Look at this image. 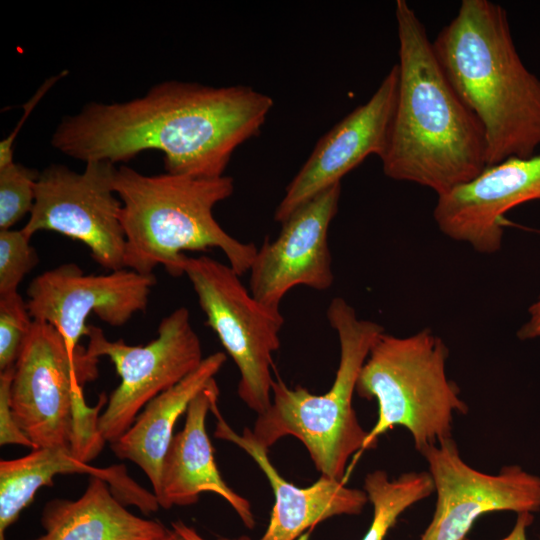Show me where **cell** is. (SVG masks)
Masks as SVG:
<instances>
[{"instance_id": "6da1fadb", "label": "cell", "mask_w": 540, "mask_h": 540, "mask_svg": "<svg viewBox=\"0 0 540 540\" xmlns=\"http://www.w3.org/2000/svg\"><path fill=\"white\" fill-rule=\"evenodd\" d=\"M273 105L250 86L165 81L129 101L86 104L62 118L51 144L85 163L158 150L166 173L217 178L237 147L260 133Z\"/></svg>"}, {"instance_id": "7a4b0ae2", "label": "cell", "mask_w": 540, "mask_h": 540, "mask_svg": "<svg viewBox=\"0 0 540 540\" xmlns=\"http://www.w3.org/2000/svg\"><path fill=\"white\" fill-rule=\"evenodd\" d=\"M398 86L384 174L433 190L437 197L464 185L487 167L484 130L463 102L436 56L423 23L397 0Z\"/></svg>"}, {"instance_id": "3957f363", "label": "cell", "mask_w": 540, "mask_h": 540, "mask_svg": "<svg viewBox=\"0 0 540 540\" xmlns=\"http://www.w3.org/2000/svg\"><path fill=\"white\" fill-rule=\"evenodd\" d=\"M433 47L450 83L482 125L487 167L540 147V79L518 54L505 9L463 0Z\"/></svg>"}, {"instance_id": "277c9868", "label": "cell", "mask_w": 540, "mask_h": 540, "mask_svg": "<svg viewBox=\"0 0 540 540\" xmlns=\"http://www.w3.org/2000/svg\"><path fill=\"white\" fill-rule=\"evenodd\" d=\"M114 189L122 203L124 268L153 274L163 266L171 276L180 277L185 251L218 248L240 276L250 270L256 245L235 239L213 216L215 205L233 194V178L144 175L121 165Z\"/></svg>"}, {"instance_id": "5b68a950", "label": "cell", "mask_w": 540, "mask_h": 540, "mask_svg": "<svg viewBox=\"0 0 540 540\" xmlns=\"http://www.w3.org/2000/svg\"><path fill=\"white\" fill-rule=\"evenodd\" d=\"M326 315L340 345L332 386L324 394L314 395L302 386L290 388L282 380H274L271 404L258 415L251 433L267 450L284 436L297 438L322 476L342 480L350 457L363 450L368 434L352 404L357 380L373 344L385 330L374 321L358 318L341 297L331 300Z\"/></svg>"}, {"instance_id": "8992f818", "label": "cell", "mask_w": 540, "mask_h": 540, "mask_svg": "<svg viewBox=\"0 0 540 540\" xmlns=\"http://www.w3.org/2000/svg\"><path fill=\"white\" fill-rule=\"evenodd\" d=\"M448 355L444 341L429 328L406 337L379 335L356 384V393L378 406L363 450L374 448L395 426L410 432L419 452L452 437L453 415L466 414L468 406L447 376Z\"/></svg>"}, {"instance_id": "52a82bcc", "label": "cell", "mask_w": 540, "mask_h": 540, "mask_svg": "<svg viewBox=\"0 0 540 540\" xmlns=\"http://www.w3.org/2000/svg\"><path fill=\"white\" fill-rule=\"evenodd\" d=\"M183 274L206 315V325L239 370L238 396L257 415L264 413L272 400L273 354L280 347L284 323L280 310L260 303L230 265L209 256H186Z\"/></svg>"}, {"instance_id": "ba28073f", "label": "cell", "mask_w": 540, "mask_h": 540, "mask_svg": "<svg viewBox=\"0 0 540 540\" xmlns=\"http://www.w3.org/2000/svg\"><path fill=\"white\" fill-rule=\"evenodd\" d=\"M98 362L83 346L72 355L56 328L33 320L14 366L10 405L34 449L72 448L77 403L98 377Z\"/></svg>"}, {"instance_id": "9c48e42d", "label": "cell", "mask_w": 540, "mask_h": 540, "mask_svg": "<svg viewBox=\"0 0 540 540\" xmlns=\"http://www.w3.org/2000/svg\"><path fill=\"white\" fill-rule=\"evenodd\" d=\"M86 337L88 354L98 359L108 357L121 378L98 419L99 433L109 443L131 427L153 398L178 384L204 360L199 336L185 307L162 318L157 337L145 346L109 340L94 325H89Z\"/></svg>"}, {"instance_id": "30bf717a", "label": "cell", "mask_w": 540, "mask_h": 540, "mask_svg": "<svg viewBox=\"0 0 540 540\" xmlns=\"http://www.w3.org/2000/svg\"><path fill=\"white\" fill-rule=\"evenodd\" d=\"M115 164L86 162L82 172L51 164L40 172L35 201L24 231H54L88 247L104 269L124 268L122 203L114 189Z\"/></svg>"}, {"instance_id": "8fae6325", "label": "cell", "mask_w": 540, "mask_h": 540, "mask_svg": "<svg viewBox=\"0 0 540 540\" xmlns=\"http://www.w3.org/2000/svg\"><path fill=\"white\" fill-rule=\"evenodd\" d=\"M420 453L433 480L436 506L419 540H465L483 514L540 511V476L517 464L506 465L497 474L483 473L462 459L452 437Z\"/></svg>"}, {"instance_id": "7c38bea8", "label": "cell", "mask_w": 540, "mask_h": 540, "mask_svg": "<svg viewBox=\"0 0 540 540\" xmlns=\"http://www.w3.org/2000/svg\"><path fill=\"white\" fill-rule=\"evenodd\" d=\"M156 282L154 274L127 268L93 275L85 274L77 264L65 263L30 282L26 303L33 320L56 328L75 355L82 348L81 337L87 335L91 313L112 327H121L146 310Z\"/></svg>"}, {"instance_id": "4fadbf2b", "label": "cell", "mask_w": 540, "mask_h": 540, "mask_svg": "<svg viewBox=\"0 0 540 540\" xmlns=\"http://www.w3.org/2000/svg\"><path fill=\"white\" fill-rule=\"evenodd\" d=\"M341 195V183L298 207L284 222L278 237L266 240L250 267L249 290L265 306L280 310L294 287L327 290L334 282L328 244L329 226Z\"/></svg>"}, {"instance_id": "5bb4252c", "label": "cell", "mask_w": 540, "mask_h": 540, "mask_svg": "<svg viewBox=\"0 0 540 540\" xmlns=\"http://www.w3.org/2000/svg\"><path fill=\"white\" fill-rule=\"evenodd\" d=\"M398 68L393 65L369 100L356 107L316 143L289 182L274 212L284 222L298 207L341 179L368 156L383 155L394 113Z\"/></svg>"}, {"instance_id": "9a60e30c", "label": "cell", "mask_w": 540, "mask_h": 540, "mask_svg": "<svg viewBox=\"0 0 540 540\" xmlns=\"http://www.w3.org/2000/svg\"><path fill=\"white\" fill-rule=\"evenodd\" d=\"M534 200H540V154L486 167L472 181L438 196L433 217L450 239L493 254L502 245L505 214Z\"/></svg>"}, {"instance_id": "2e32d148", "label": "cell", "mask_w": 540, "mask_h": 540, "mask_svg": "<svg viewBox=\"0 0 540 540\" xmlns=\"http://www.w3.org/2000/svg\"><path fill=\"white\" fill-rule=\"evenodd\" d=\"M211 411L217 417L215 436L230 441L246 451L265 474L274 493V506L268 526L258 540H297L305 531L338 515H357L369 502L364 490L347 487L343 480L322 476L302 488L284 479L268 457V450L258 444L251 429L237 434L223 419L217 402ZM243 540H250L242 536Z\"/></svg>"}, {"instance_id": "e0dca14e", "label": "cell", "mask_w": 540, "mask_h": 540, "mask_svg": "<svg viewBox=\"0 0 540 540\" xmlns=\"http://www.w3.org/2000/svg\"><path fill=\"white\" fill-rule=\"evenodd\" d=\"M218 396L214 378L190 402L184 427L174 435L164 458L157 500L160 507L169 509L195 504L202 492H213L232 506L248 529H253L251 505L223 480L207 434L206 417Z\"/></svg>"}, {"instance_id": "ac0fdd59", "label": "cell", "mask_w": 540, "mask_h": 540, "mask_svg": "<svg viewBox=\"0 0 540 540\" xmlns=\"http://www.w3.org/2000/svg\"><path fill=\"white\" fill-rule=\"evenodd\" d=\"M69 473L103 479L124 505H134L146 515L160 507L154 493L130 478L124 465L99 468L80 460L71 448H37L23 457L0 461V540H6V530L40 488L52 487L56 475Z\"/></svg>"}, {"instance_id": "d6986e66", "label": "cell", "mask_w": 540, "mask_h": 540, "mask_svg": "<svg viewBox=\"0 0 540 540\" xmlns=\"http://www.w3.org/2000/svg\"><path fill=\"white\" fill-rule=\"evenodd\" d=\"M44 534L32 540H160L171 529L129 512L103 479L90 476L76 500L53 499L41 514Z\"/></svg>"}, {"instance_id": "ffe728a7", "label": "cell", "mask_w": 540, "mask_h": 540, "mask_svg": "<svg viewBox=\"0 0 540 540\" xmlns=\"http://www.w3.org/2000/svg\"><path fill=\"white\" fill-rule=\"evenodd\" d=\"M226 359L224 352L205 357L194 372L153 398L131 427L110 443L118 458L132 461L143 470L156 498L161 490L163 461L174 437L178 418L186 413L192 399L214 379Z\"/></svg>"}, {"instance_id": "44dd1931", "label": "cell", "mask_w": 540, "mask_h": 540, "mask_svg": "<svg viewBox=\"0 0 540 540\" xmlns=\"http://www.w3.org/2000/svg\"><path fill=\"white\" fill-rule=\"evenodd\" d=\"M363 490L373 506V517L362 540H384L405 510L434 492V484L427 471L390 479L386 471L375 470L366 475Z\"/></svg>"}, {"instance_id": "7402d4cb", "label": "cell", "mask_w": 540, "mask_h": 540, "mask_svg": "<svg viewBox=\"0 0 540 540\" xmlns=\"http://www.w3.org/2000/svg\"><path fill=\"white\" fill-rule=\"evenodd\" d=\"M40 172L12 162L0 168V230L12 229L35 201V188Z\"/></svg>"}, {"instance_id": "603a6c76", "label": "cell", "mask_w": 540, "mask_h": 540, "mask_svg": "<svg viewBox=\"0 0 540 540\" xmlns=\"http://www.w3.org/2000/svg\"><path fill=\"white\" fill-rule=\"evenodd\" d=\"M24 231L0 230V296L18 292L25 276L38 264V255Z\"/></svg>"}, {"instance_id": "cb8c5ba5", "label": "cell", "mask_w": 540, "mask_h": 540, "mask_svg": "<svg viewBox=\"0 0 540 540\" xmlns=\"http://www.w3.org/2000/svg\"><path fill=\"white\" fill-rule=\"evenodd\" d=\"M32 324L26 300L18 292L0 296V372L15 366Z\"/></svg>"}, {"instance_id": "d4e9b609", "label": "cell", "mask_w": 540, "mask_h": 540, "mask_svg": "<svg viewBox=\"0 0 540 540\" xmlns=\"http://www.w3.org/2000/svg\"><path fill=\"white\" fill-rule=\"evenodd\" d=\"M14 367L0 372V445L17 444L34 449L32 442L21 430L10 405V389Z\"/></svg>"}, {"instance_id": "484cf974", "label": "cell", "mask_w": 540, "mask_h": 540, "mask_svg": "<svg viewBox=\"0 0 540 540\" xmlns=\"http://www.w3.org/2000/svg\"><path fill=\"white\" fill-rule=\"evenodd\" d=\"M68 71H63L62 73L48 78L37 90L34 96L25 103L23 110L24 114L17 123L14 130L0 142V168L13 162V144L15 138L23 126L25 120L30 115L33 108L39 102V100L44 96V94L63 76L67 75Z\"/></svg>"}, {"instance_id": "4316f807", "label": "cell", "mask_w": 540, "mask_h": 540, "mask_svg": "<svg viewBox=\"0 0 540 540\" xmlns=\"http://www.w3.org/2000/svg\"><path fill=\"white\" fill-rule=\"evenodd\" d=\"M520 340L540 339V295L528 308V319L517 331Z\"/></svg>"}, {"instance_id": "83f0119b", "label": "cell", "mask_w": 540, "mask_h": 540, "mask_svg": "<svg viewBox=\"0 0 540 540\" xmlns=\"http://www.w3.org/2000/svg\"><path fill=\"white\" fill-rule=\"evenodd\" d=\"M534 516L529 512H521L517 514L516 522L511 532L501 540H528L527 529L532 524ZM465 540H470L466 538Z\"/></svg>"}, {"instance_id": "f1b7e54d", "label": "cell", "mask_w": 540, "mask_h": 540, "mask_svg": "<svg viewBox=\"0 0 540 540\" xmlns=\"http://www.w3.org/2000/svg\"><path fill=\"white\" fill-rule=\"evenodd\" d=\"M172 529L183 539V540H206L203 538L193 527L188 526L181 520H176L171 523ZM217 540H243L242 536L236 539H229L225 537H220Z\"/></svg>"}, {"instance_id": "f546056e", "label": "cell", "mask_w": 540, "mask_h": 540, "mask_svg": "<svg viewBox=\"0 0 540 540\" xmlns=\"http://www.w3.org/2000/svg\"><path fill=\"white\" fill-rule=\"evenodd\" d=\"M160 540H183L173 529L162 539Z\"/></svg>"}]
</instances>
